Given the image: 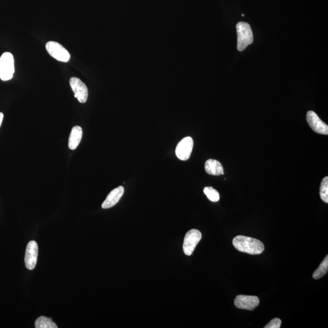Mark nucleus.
<instances>
[{
  "mask_svg": "<svg viewBox=\"0 0 328 328\" xmlns=\"http://www.w3.org/2000/svg\"><path fill=\"white\" fill-rule=\"evenodd\" d=\"M233 245L238 251L251 255L261 254L265 251V246L260 240L242 235L234 238Z\"/></svg>",
  "mask_w": 328,
  "mask_h": 328,
  "instance_id": "obj_1",
  "label": "nucleus"
},
{
  "mask_svg": "<svg viewBox=\"0 0 328 328\" xmlns=\"http://www.w3.org/2000/svg\"><path fill=\"white\" fill-rule=\"evenodd\" d=\"M236 28L238 34L237 49L239 51H243L253 43V33L251 26L246 22H239Z\"/></svg>",
  "mask_w": 328,
  "mask_h": 328,
  "instance_id": "obj_2",
  "label": "nucleus"
},
{
  "mask_svg": "<svg viewBox=\"0 0 328 328\" xmlns=\"http://www.w3.org/2000/svg\"><path fill=\"white\" fill-rule=\"evenodd\" d=\"M15 71L13 55L10 52H5L0 57V78L8 81L13 77Z\"/></svg>",
  "mask_w": 328,
  "mask_h": 328,
  "instance_id": "obj_3",
  "label": "nucleus"
},
{
  "mask_svg": "<svg viewBox=\"0 0 328 328\" xmlns=\"http://www.w3.org/2000/svg\"><path fill=\"white\" fill-rule=\"evenodd\" d=\"M202 239V234L196 229H191L185 235L183 251L187 256H190L193 253L194 249Z\"/></svg>",
  "mask_w": 328,
  "mask_h": 328,
  "instance_id": "obj_4",
  "label": "nucleus"
},
{
  "mask_svg": "<svg viewBox=\"0 0 328 328\" xmlns=\"http://www.w3.org/2000/svg\"><path fill=\"white\" fill-rule=\"evenodd\" d=\"M46 49L52 57L62 62H68L71 56L69 52L62 45L56 42H48Z\"/></svg>",
  "mask_w": 328,
  "mask_h": 328,
  "instance_id": "obj_5",
  "label": "nucleus"
},
{
  "mask_svg": "<svg viewBox=\"0 0 328 328\" xmlns=\"http://www.w3.org/2000/svg\"><path fill=\"white\" fill-rule=\"evenodd\" d=\"M69 84L74 92V96L79 102L86 103L88 97V88L82 80L77 77H72L69 80Z\"/></svg>",
  "mask_w": 328,
  "mask_h": 328,
  "instance_id": "obj_6",
  "label": "nucleus"
},
{
  "mask_svg": "<svg viewBox=\"0 0 328 328\" xmlns=\"http://www.w3.org/2000/svg\"><path fill=\"white\" fill-rule=\"evenodd\" d=\"M193 148V140L191 137L185 138L179 142L175 153L177 158L181 161H187L190 158Z\"/></svg>",
  "mask_w": 328,
  "mask_h": 328,
  "instance_id": "obj_7",
  "label": "nucleus"
},
{
  "mask_svg": "<svg viewBox=\"0 0 328 328\" xmlns=\"http://www.w3.org/2000/svg\"><path fill=\"white\" fill-rule=\"evenodd\" d=\"M235 306L239 309L253 310L260 303V300L256 296L238 295L235 299Z\"/></svg>",
  "mask_w": 328,
  "mask_h": 328,
  "instance_id": "obj_8",
  "label": "nucleus"
},
{
  "mask_svg": "<svg viewBox=\"0 0 328 328\" xmlns=\"http://www.w3.org/2000/svg\"><path fill=\"white\" fill-rule=\"evenodd\" d=\"M306 120L307 123L315 132L318 134L327 135L328 126L323 123L315 112L309 111L307 113Z\"/></svg>",
  "mask_w": 328,
  "mask_h": 328,
  "instance_id": "obj_9",
  "label": "nucleus"
},
{
  "mask_svg": "<svg viewBox=\"0 0 328 328\" xmlns=\"http://www.w3.org/2000/svg\"><path fill=\"white\" fill-rule=\"evenodd\" d=\"M39 248L35 241H31L26 247L25 263L26 268L29 270H33L36 268L37 262Z\"/></svg>",
  "mask_w": 328,
  "mask_h": 328,
  "instance_id": "obj_10",
  "label": "nucleus"
},
{
  "mask_svg": "<svg viewBox=\"0 0 328 328\" xmlns=\"http://www.w3.org/2000/svg\"><path fill=\"white\" fill-rule=\"evenodd\" d=\"M124 193V187L120 186L115 188L108 194V196L106 197V199L104 200L102 205H101V207L106 209L113 207L120 201Z\"/></svg>",
  "mask_w": 328,
  "mask_h": 328,
  "instance_id": "obj_11",
  "label": "nucleus"
},
{
  "mask_svg": "<svg viewBox=\"0 0 328 328\" xmlns=\"http://www.w3.org/2000/svg\"><path fill=\"white\" fill-rule=\"evenodd\" d=\"M205 169L209 175L220 176L224 175V168L219 161L215 159H208L205 162Z\"/></svg>",
  "mask_w": 328,
  "mask_h": 328,
  "instance_id": "obj_12",
  "label": "nucleus"
},
{
  "mask_svg": "<svg viewBox=\"0 0 328 328\" xmlns=\"http://www.w3.org/2000/svg\"><path fill=\"white\" fill-rule=\"evenodd\" d=\"M83 131L79 126L72 128L70 136H69L68 147L69 149L75 150L82 140Z\"/></svg>",
  "mask_w": 328,
  "mask_h": 328,
  "instance_id": "obj_13",
  "label": "nucleus"
},
{
  "mask_svg": "<svg viewBox=\"0 0 328 328\" xmlns=\"http://www.w3.org/2000/svg\"><path fill=\"white\" fill-rule=\"evenodd\" d=\"M36 328H57V324L52 321L51 318L41 316L38 318L35 323Z\"/></svg>",
  "mask_w": 328,
  "mask_h": 328,
  "instance_id": "obj_14",
  "label": "nucleus"
},
{
  "mask_svg": "<svg viewBox=\"0 0 328 328\" xmlns=\"http://www.w3.org/2000/svg\"><path fill=\"white\" fill-rule=\"evenodd\" d=\"M328 270V256L324 258V259L321 263L318 269L313 272L312 277L313 279L318 280L324 275L326 274Z\"/></svg>",
  "mask_w": 328,
  "mask_h": 328,
  "instance_id": "obj_15",
  "label": "nucleus"
},
{
  "mask_svg": "<svg viewBox=\"0 0 328 328\" xmlns=\"http://www.w3.org/2000/svg\"><path fill=\"white\" fill-rule=\"evenodd\" d=\"M204 193L210 201L214 202L219 201L220 199V193H218V191L214 189L213 187H205L204 188Z\"/></svg>",
  "mask_w": 328,
  "mask_h": 328,
  "instance_id": "obj_16",
  "label": "nucleus"
},
{
  "mask_svg": "<svg viewBox=\"0 0 328 328\" xmlns=\"http://www.w3.org/2000/svg\"><path fill=\"white\" fill-rule=\"evenodd\" d=\"M320 196L322 201L328 203V178L327 176L322 180L320 188Z\"/></svg>",
  "mask_w": 328,
  "mask_h": 328,
  "instance_id": "obj_17",
  "label": "nucleus"
},
{
  "mask_svg": "<svg viewBox=\"0 0 328 328\" xmlns=\"http://www.w3.org/2000/svg\"><path fill=\"white\" fill-rule=\"evenodd\" d=\"M281 321L280 318H275L269 322L265 326V328H280L281 327Z\"/></svg>",
  "mask_w": 328,
  "mask_h": 328,
  "instance_id": "obj_18",
  "label": "nucleus"
},
{
  "mask_svg": "<svg viewBox=\"0 0 328 328\" xmlns=\"http://www.w3.org/2000/svg\"><path fill=\"white\" fill-rule=\"evenodd\" d=\"M4 115L2 113H0V127L2 126L3 120H4Z\"/></svg>",
  "mask_w": 328,
  "mask_h": 328,
  "instance_id": "obj_19",
  "label": "nucleus"
}]
</instances>
